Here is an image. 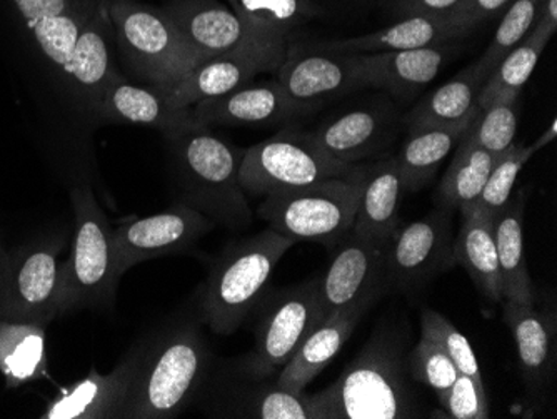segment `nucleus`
Wrapping results in <instances>:
<instances>
[{"mask_svg": "<svg viewBox=\"0 0 557 419\" xmlns=\"http://www.w3.org/2000/svg\"><path fill=\"white\" fill-rule=\"evenodd\" d=\"M404 348L403 334H372L331 386L309 394L312 419L419 418Z\"/></svg>", "mask_w": 557, "mask_h": 419, "instance_id": "1", "label": "nucleus"}, {"mask_svg": "<svg viewBox=\"0 0 557 419\" xmlns=\"http://www.w3.org/2000/svg\"><path fill=\"white\" fill-rule=\"evenodd\" d=\"M177 202L196 209L214 224L246 230L255 219L240 186L244 152L208 126L164 134Z\"/></svg>", "mask_w": 557, "mask_h": 419, "instance_id": "2", "label": "nucleus"}, {"mask_svg": "<svg viewBox=\"0 0 557 419\" xmlns=\"http://www.w3.org/2000/svg\"><path fill=\"white\" fill-rule=\"evenodd\" d=\"M214 365L208 340L193 319L149 334L146 356L122 419H168L196 402Z\"/></svg>", "mask_w": 557, "mask_h": 419, "instance_id": "3", "label": "nucleus"}, {"mask_svg": "<svg viewBox=\"0 0 557 419\" xmlns=\"http://www.w3.org/2000/svg\"><path fill=\"white\" fill-rule=\"evenodd\" d=\"M296 241L268 227L225 246L209 269L200 316L218 336H231L264 298L275 266Z\"/></svg>", "mask_w": 557, "mask_h": 419, "instance_id": "4", "label": "nucleus"}, {"mask_svg": "<svg viewBox=\"0 0 557 419\" xmlns=\"http://www.w3.org/2000/svg\"><path fill=\"white\" fill-rule=\"evenodd\" d=\"M366 168L314 186L264 197L258 214L271 230L293 241H311L325 248L337 244L352 230Z\"/></svg>", "mask_w": 557, "mask_h": 419, "instance_id": "5", "label": "nucleus"}, {"mask_svg": "<svg viewBox=\"0 0 557 419\" xmlns=\"http://www.w3.org/2000/svg\"><path fill=\"white\" fill-rule=\"evenodd\" d=\"M108 17L121 51L147 86L165 93L200 64L161 8L114 0Z\"/></svg>", "mask_w": 557, "mask_h": 419, "instance_id": "6", "label": "nucleus"}, {"mask_svg": "<svg viewBox=\"0 0 557 419\" xmlns=\"http://www.w3.org/2000/svg\"><path fill=\"white\" fill-rule=\"evenodd\" d=\"M356 168L331 158L311 133L286 130L246 149L239 180L249 196L269 197L347 176Z\"/></svg>", "mask_w": 557, "mask_h": 419, "instance_id": "7", "label": "nucleus"}, {"mask_svg": "<svg viewBox=\"0 0 557 419\" xmlns=\"http://www.w3.org/2000/svg\"><path fill=\"white\" fill-rule=\"evenodd\" d=\"M264 299V298H262ZM255 352L237 365L256 378L277 377L304 340L325 319L319 278L275 291L259 303Z\"/></svg>", "mask_w": 557, "mask_h": 419, "instance_id": "8", "label": "nucleus"}, {"mask_svg": "<svg viewBox=\"0 0 557 419\" xmlns=\"http://www.w3.org/2000/svg\"><path fill=\"white\" fill-rule=\"evenodd\" d=\"M77 234L62 283L65 306L109 308L119 278L112 251V227L89 187L75 190Z\"/></svg>", "mask_w": 557, "mask_h": 419, "instance_id": "9", "label": "nucleus"}, {"mask_svg": "<svg viewBox=\"0 0 557 419\" xmlns=\"http://www.w3.org/2000/svg\"><path fill=\"white\" fill-rule=\"evenodd\" d=\"M196 399L214 418L312 419L308 393H290L275 377H252L234 361L212 365Z\"/></svg>", "mask_w": 557, "mask_h": 419, "instance_id": "10", "label": "nucleus"}, {"mask_svg": "<svg viewBox=\"0 0 557 419\" xmlns=\"http://www.w3.org/2000/svg\"><path fill=\"white\" fill-rule=\"evenodd\" d=\"M214 226V221L177 201L158 214L133 219L112 231L115 271L122 278L140 262L187 251Z\"/></svg>", "mask_w": 557, "mask_h": 419, "instance_id": "11", "label": "nucleus"}, {"mask_svg": "<svg viewBox=\"0 0 557 419\" xmlns=\"http://www.w3.org/2000/svg\"><path fill=\"white\" fill-rule=\"evenodd\" d=\"M447 209L436 208L399 230L387 244V287L414 291L456 266Z\"/></svg>", "mask_w": 557, "mask_h": 419, "instance_id": "12", "label": "nucleus"}, {"mask_svg": "<svg viewBox=\"0 0 557 419\" xmlns=\"http://www.w3.org/2000/svg\"><path fill=\"white\" fill-rule=\"evenodd\" d=\"M387 244L374 243L349 233L336 248L321 281L325 318L339 309H371L389 291L386 268Z\"/></svg>", "mask_w": 557, "mask_h": 419, "instance_id": "13", "label": "nucleus"}, {"mask_svg": "<svg viewBox=\"0 0 557 419\" xmlns=\"http://www.w3.org/2000/svg\"><path fill=\"white\" fill-rule=\"evenodd\" d=\"M161 9L200 62L233 52L289 47L247 29L236 12L218 0H169Z\"/></svg>", "mask_w": 557, "mask_h": 419, "instance_id": "14", "label": "nucleus"}, {"mask_svg": "<svg viewBox=\"0 0 557 419\" xmlns=\"http://www.w3.org/2000/svg\"><path fill=\"white\" fill-rule=\"evenodd\" d=\"M278 86L297 114L312 111L324 102L361 89L356 56L331 54L312 47L289 49L277 67Z\"/></svg>", "mask_w": 557, "mask_h": 419, "instance_id": "15", "label": "nucleus"}, {"mask_svg": "<svg viewBox=\"0 0 557 419\" xmlns=\"http://www.w3.org/2000/svg\"><path fill=\"white\" fill-rule=\"evenodd\" d=\"M149 336L137 341L122 356L111 373L100 374L96 368L79 383L69 387L61 398L50 406L44 418L49 419H122L125 403L136 383Z\"/></svg>", "mask_w": 557, "mask_h": 419, "instance_id": "16", "label": "nucleus"}, {"mask_svg": "<svg viewBox=\"0 0 557 419\" xmlns=\"http://www.w3.org/2000/svg\"><path fill=\"white\" fill-rule=\"evenodd\" d=\"M286 52L287 49H265L209 59L165 90V96L172 104L190 109L197 102L233 93L237 87L255 81L262 72L277 71Z\"/></svg>", "mask_w": 557, "mask_h": 419, "instance_id": "17", "label": "nucleus"}, {"mask_svg": "<svg viewBox=\"0 0 557 419\" xmlns=\"http://www.w3.org/2000/svg\"><path fill=\"white\" fill-rule=\"evenodd\" d=\"M453 54L450 42L408 51L356 54V69L362 87L384 90L394 99H411L436 79Z\"/></svg>", "mask_w": 557, "mask_h": 419, "instance_id": "18", "label": "nucleus"}, {"mask_svg": "<svg viewBox=\"0 0 557 419\" xmlns=\"http://www.w3.org/2000/svg\"><path fill=\"white\" fill-rule=\"evenodd\" d=\"M94 115L112 124L154 127L164 134L202 126L194 119L193 109L172 104L164 90L137 86L122 76L102 94Z\"/></svg>", "mask_w": 557, "mask_h": 419, "instance_id": "19", "label": "nucleus"}, {"mask_svg": "<svg viewBox=\"0 0 557 419\" xmlns=\"http://www.w3.org/2000/svg\"><path fill=\"white\" fill-rule=\"evenodd\" d=\"M193 115L202 126H271L296 118L277 81L244 84L233 93L193 106Z\"/></svg>", "mask_w": 557, "mask_h": 419, "instance_id": "20", "label": "nucleus"}, {"mask_svg": "<svg viewBox=\"0 0 557 419\" xmlns=\"http://www.w3.org/2000/svg\"><path fill=\"white\" fill-rule=\"evenodd\" d=\"M504 321L518 348L519 365L529 391L541 394L556 369V311L534 305L506 301Z\"/></svg>", "mask_w": 557, "mask_h": 419, "instance_id": "21", "label": "nucleus"}, {"mask_svg": "<svg viewBox=\"0 0 557 419\" xmlns=\"http://www.w3.org/2000/svg\"><path fill=\"white\" fill-rule=\"evenodd\" d=\"M394 121L389 106H371L333 115L311 134L331 158L356 164L387 143L393 136Z\"/></svg>", "mask_w": 557, "mask_h": 419, "instance_id": "22", "label": "nucleus"}, {"mask_svg": "<svg viewBox=\"0 0 557 419\" xmlns=\"http://www.w3.org/2000/svg\"><path fill=\"white\" fill-rule=\"evenodd\" d=\"M368 311V308L356 306V308L339 309L329 315L304 340L289 362L278 371L275 377L278 386L290 393H306L308 384L312 383L322 369L339 355L344 344L349 341L350 334Z\"/></svg>", "mask_w": 557, "mask_h": 419, "instance_id": "23", "label": "nucleus"}, {"mask_svg": "<svg viewBox=\"0 0 557 419\" xmlns=\"http://www.w3.org/2000/svg\"><path fill=\"white\" fill-rule=\"evenodd\" d=\"M461 37L462 34L449 19L418 15V17H403L393 26L364 34V36L329 40L311 47L315 51L331 52V54H377V52L408 51L419 47L454 42Z\"/></svg>", "mask_w": 557, "mask_h": 419, "instance_id": "24", "label": "nucleus"}, {"mask_svg": "<svg viewBox=\"0 0 557 419\" xmlns=\"http://www.w3.org/2000/svg\"><path fill=\"white\" fill-rule=\"evenodd\" d=\"M404 187L396 158L366 168L364 184L350 233L379 244H389L400 226Z\"/></svg>", "mask_w": 557, "mask_h": 419, "instance_id": "25", "label": "nucleus"}, {"mask_svg": "<svg viewBox=\"0 0 557 419\" xmlns=\"http://www.w3.org/2000/svg\"><path fill=\"white\" fill-rule=\"evenodd\" d=\"M491 72L493 71L478 59L474 64L462 69L449 83L429 94L406 118L409 133L425 127L456 126L461 122L472 121L479 111V94L483 90Z\"/></svg>", "mask_w": 557, "mask_h": 419, "instance_id": "26", "label": "nucleus"}, {"mask_svg": "<svg viewBox=\"0 0 557 419\" xmlns=\"http://www.w3.org/2000/svg\"><path fill=\"white\" fill-rule=\"evenodd\" d=\"M108 21V12L104 14L100 8L94 12L77 39L71 64L65 71L69 83L77 89L94 114L102 94L121 77L112 58Z\"/></svg>", "mask_w": 557, "mask_h": 419, "instance_id": "27", "label": "nucleus"}, {"mask_svg": "<svg viewBox=\"0 0 557 419\" xmlns=\"http://www.w3.org/2000/svg\"><path fill=\"white\" fill-rule=\"evenodd\" d=\"M462 224L454 241V261L471 276L479 293L491 303L503 301V280L497 259L493 215L478 206L461 211Z\"/></svg>", "mask_w": 557, "mask_h": 419, "instance_id": "28", "label": "nucleus"}, {"mask_svg": "<svg viewBox=\"0 0 557 419\" xmlns=\"http://www.w3.org/2000/svg\"><path fill=\"white\" fill-rule=\"evenodd\" d=\"M524 193L516 194L508 205L493 215V226L503 280V298L521 305H534L536 291L529 276L524 255Z\"/></svg>", "mask_w": 557, "mask_h": 419, "instance_id": "29", "label": "nucleus"}, {"mask_svg": "<svg viewBox=\"0 0 557 419\" xmlns=\"http://www.w3.org/2000/svg\"><path fill=\"white\" fill-rule=\"evenodd\" d=\"M472 121L456 126L425 127L412 131L396 156L404 193H418L433 181L444 159L458 146Z\"/></svg>", "mask_w": 557, "mask_h": 419, "instance_id": "30", "label": "nucleus"}, {"mask_svg": "<svg viewBox=\"0 0 557 419\" xmlns=\"http://www.w3.org/2000/svg\"><path fill=\"white\" fill-rule=\"evenodd\" d=\"M496 159V156L478 146L465 134L456 146L453 161L437 186V208L450 212L472 208L483 193Z\"/></svg>", "mask_w": 557, "mask_h": 419, "instance_id": "31", "label": "nucleus"}, {"mask_svg": "<svg viewBox=\"0 0 557 419\" xmlns=\"http://www.w3.org/2000/svg\"><path fill=\"white\" fill-rule=\"evenodd\" d=\"M231 5L247 29L287 46L300 26L324 12L314 0H231Z\"/></svg>", "mask_w": 557, "mask_h": 419, "instance_id": "32", "label": "nucleus"}, {"mask_svg": "<svg viewBox=\"0 0 557 419\" xmlns=\"http://www.w3.org/2000/svg\"><path fill=\"white\" fill-rule=\"evenodd\" d=\"M550 37L543 30L531 29L515 49L504 56L479 94L478 108L484 109L493 102L521 96L522 87L533 76Z\"/></svg>", "mask_w": 557, "mask_h": 419, "instance_id": "33", "label": "nucleus"}, {"mask_svg": "<svg viewBox=\"0 0 557 419\" xmlns=\"http://www.w3.org/2000/svg\"><path fill=\"white\" fill-rule=\"evenodd\" d=\"M44 331L34 323H0V371L8 386H17L42 373Z\"/></svg>", "mask_w": 557, "mask_h": 419, "instance_id": "34", "label": "nucleus"}, {"mask_svg": "<svg viewBox=\"0 0 557 419\" xmlns=\"http://www.w3.org/2000/svg\"><path fill=\"white\" fill-rule=\"evenodd\" d=\"M519 102L521 96L496 101L487 108L479 109L466 136L474 140L493 156H500L515 144L518 131Z\"/></svg>", "mask_w": 557, "mask_h": 419, "instance_id": "35", "label": "nucleus"}, {"mask_svg": "<svg viewBox=\"0 0 557 419\" xmlns=\"http://www.w3.org/2000/svg\"><path fill=\"white\" fill-rule=\"evenodd\" d=\"M421 336L436 343L449 356L459 373L472 378L475 383L484 384L483 373H481L478 358L472 352L471 343L458 328L450 323L449 319L444 318L434 309H422Z\"/></svg>", "mask_w": 557, "mask_h": 419, "instance_id": "36", "label": "nucleus"}, {"mask_svg": "<svg viewBox=\"0 0 557 419\" xmlns=\"http://www.w3.org/2000/svg\"><path fill=\"white\" fill-rule=\"evenodd\" d=\"M59 286L58 264L52 252L37 251L27 256L15 274V298L25 308L42 309L55 298Z\"/></svg>", "mask_w": 557, "mask_h": 419, "instance_id": "37", "label": "nucleus"}, {"mask_svg": "<svg viewBox=\"0 0 557 419\" xmlns=\"http://www.w3.org/2000/svg\"><path fill=\"white\" fill-rule=\"evenodd\" d=\"M533 156L529 146H522V144H512L508 151L497 156L493 171L475 206L490 215L497 214L504 206L508 205L515 190L516 180L521 174L525 162H529Z\"/></svg>", "mask_w": 557, "mask_h": 419, "instance_id": "38", "label": "nucleus"}, {"mask_svg": "<svg viewBox=\"0 0 557 419\" xmlns=\"http://www.w3.org/2000/svg\"><path fill=\"white\" fill-rule=\"evenodd\" d=\"M537 5H540V0H512L508 9L503 12V19L494 33L493 40L479 61L494 71V67L503 61L504 56L515 49L533 29Z\"/></svg>", "mask_w": 557, "mask_h": 419, "instance_id": "39", "label": "nucleus"}, {"mask_svg": "<svg viewBox=\"0 0 557 419\" xmlns=\"http://www.w3.org/2000/svg\"><path fill=\"white\" fill-rule=\"evenodd\" d=\"M408 369L411 380L431 387L440 403L459 377L449 356L436 343L422 336L408 355Z\"/></svg>", "mask_w": 557, "mask_h": 419, "instance_id": "40", "label": "nucleus"}, {"mask_svg": "<svg viewBox=\"0 0 557 419\" xmlns=\"http://www.w3.org/2000/svg\"><path fill=\"white\" fill-rule=\"evenodd\" d=\"M440 405L454 419L490 418V406H487L484 384L475 383L466 374L459 373L458 380L454 381Z\"/></svg>", "mask_w": 557, "mask_h": 419, "instance_id": "41", "label": "nucleus"}, {"mask_svg": "<svg viewBox=\"0 0 557 419\" xmlns=\"http://www.w3.org/2000/svg\"><path fill=\"white\" fill-rule=\"evenodd\" d=\"M512 0H465L461 11L454 17V26L458 27L462 37L481 26L484 22L503 15Z\"/></svg>", "mask_w": 557, "mask_h": 419, "instance_id": "42", "label": "nucleus"}, {"mask_svg": "<svg viewBox=\"0 0 557 419\" xmlns=\"http://www.w3.org/2000/svg\"><path fill=\"white\" fill-rule=\"evenodd\" d=\"M465 0H394V9L400 17L449 19L461 11ZM454 24V22H453Z\"/></svg>", "mask_w": 557, "mask_h": 419, "instance_id": "43", "label": "nucleus"}, {"mask_svg": "<svg viewBox=\"0 0 557 419\" xmlns=\"http://www.w3.org/2000/svg\"><path fill=\"white\" fill-rule=\"evenodd\" d=\"M533 29L554 36L557 30V0H540Z\"/></svg>", "mask_w": 557, "mask_h": 419, "instance_id": "44", "label": "nucleus"}, {"mask_svg": "<svg viewBox=\"0 0 557 419\" xmlns=\"http://www.w3.org/2000/svg\"><path fill=\"white\" fill-rule=\"evenodd\" d=\"M557 136V119L554 118L553 121H550L549 127H547L546 131H544L543 134H541L540 137H537L536 143L531 144L529 146V149H531V152L533 155H536L537 151H541V149H544V147L549 146L550 143H553L554 139H556Z\"/></svg>", "mask_w": 557, "mask_h": 419, "instance_id": "45", "label": "nucleus"}]
</instances>
